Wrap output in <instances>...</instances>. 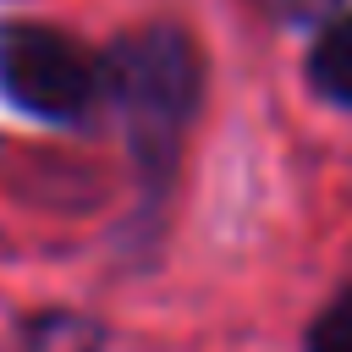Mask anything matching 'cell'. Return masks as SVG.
<instances>
[{
    "instance_id": "6",
    "label": "cell",
    "mask_w": 352,
    "mask_h": 352,
    "mask_svg": "<svg viewBox=\"0 0 352 352\" xmlns=\"http://www.w3.org/2000/svg\"><path fill=\"white\" fill-rule=\"evenodd\" d=\"M270 11H280V16H314V11H324V6H336V0H264Z\"/></svg>"
},
{
    "instance_id": "4",
    "label": "cell",
    "mask_w": 352,
    "mask_h": 352,
    "mask_svg": "<svg viewBox=\"0 0 352 352\" xmlns=\"http://www.w3.org/2000/svg\"><path fill=\"white\" fill-rule=\"evenodd\" d=\"M28 352H99V330L77 314H44L22 330Z\"/></svg>"
},
{
    "instance_id": "5",
    "label": "cell",
    "mask_w": 352,
    "mask_h": 352,
    "mask_svg": "<svg viewBox=\"0 0 352 352\" xmlns=\"http://www.w3.org/2000/svg\"><path fill=\"white\" fill-rule=\"evenodd\" d=\"M308 352H352V286L324 302V314L308 324Z\"/></svg>"
},
{
    "instance_id": "1",
    "label": "cell",
    "mask_w": 352,
    "mask_h": 352,
    "mask_svg": "<svg viewBox=\"0 0 352 352\" xmlns=\"http://www.w3.org/2000/svg\"><path fill=\"white\" fill-rule=\"evenodd\" d=\"M104 88L126 116V143L148 192H160L176 170L187 121L204 94V55L192 33L176 22H148L138 33H121L104 50Z\"/></svg>"
},
{
    "instance_id": "3",
    "label": "cell",
    "mask_w": 352,
    "mask_h": 352,
    "mask_svg": "<svg viewBox=\"0 0 352 352\" xmlns=\"http://www.w3.org/2000/svg\"><path fill=\"white\" fill-rule=\"evenodd\" d=\"M308 82L336 99V104H352V11L330 16L308 50Z\"/></svg>"
},
{
    "instance_id": "2",
    "label": "cell",
    "mask_w": 352,
    "mask_h": 352,
    "mask_svg": "<svg viewBox=\"0 0 352 352\" xmlns=\"http://www.w3.org/2000/svg\"><path fill=\"white\" fill-rule=\"evenodd\" d=\"M104 88V60H94L72 33L50 22H0V94L38 121H77Z\"/></svg>"
}]
</instances>
